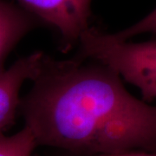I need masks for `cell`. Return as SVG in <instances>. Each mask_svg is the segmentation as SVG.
Segmentation results:
<instances>
[{
	"mask_svg": "<svg viewBox=\"0 0 156 156\" xmlns=\"http://www.w3.org/2000/svg\"><path fill=\"white\" fill-rule=\"evenodd\" d=\"M20 109L38 145L93 156L156 152V106L135 98L98 62L45 55Z\"/></svg>",
	"mask_w": 156,
	"mask_h": 156,
	"instance_id": "6da1fadb",
	"label": "cell"
},
{
	"mask_svg": "<svg viewBox=\"0 0 156 156\" xmlns=\"http://www.w3.org/2000/svg\"><path fill=\"white\" fill-rule=\"evenodd\" d=\"M81 57L101 62L140 89L143 100L156 99V39L129 43L89 28L78 42Z\"/></svg>",
	"mask_w": 156,
	"mask_h": 156,
	"instance_id": "7a4b0ae2",
	"label": "cell"
},
{
	"mask_svg": "<svg viewBox=\"0 0 156 156\" xmlns=\"http://www.w3.org/2000/svg\"><path fill=\"white\" fill-rule=\"evenodd\" d=\"M92 0H17L27 11L54 26L61 34L62 48L68 50L79 42L89 28Z\"/></svg>",
	"mask_w": 156,
	"mask_h": 156,
	"instance_id": "3957f363",
	"label": "cell"
},
{
	"mask_svg": "<svg viewBox=\"0 0 156 156\" xmlns=\"http://www.w3.org/2000/svg\"><path fill=\"white\" fill-rule=\"evenodd\" d=\"M45 55L36 51L18 59L0 73V133L14 122L20 106L19 93L26 81L38 75Z\"/></svg>",
	"mask_w": 156,
	"mask_h": 156,
	"instance_id": "277c9868",
	"label": "cell"
},
{
	"mask_svg": "<svg viewBox=\"0 0 156 156\" xmlns=\"http://www.w3.org/2000/svg\"><path fill=\"white\" fill-rule=\"evenodd\" d=\"M33 26L28 14L0 0V73L5 69L8 55Z\"/></svg>",
	"mask_w": 156,
	"mask_h": 156,
	"instance_id": "5b68a950",
	"label": "cell"
},
{
	"mask_svg": "<svg viewBox=\"0 0 156 156\" xmlns=\"http://www.w3.org/2000/svg\"><path fill=\"white\" fill-rule=\"evenodd\" d=\"M37 145L33 133L26 126L11 136L0 133V156H35Z\"/></svg>",
	"mask_w": 156,
	"mask_h": 156,
	"instance_id": "8992f818",
	"label": "cell"
},
{
	"mask_svg": "<svg viewBox=\"0 0 156 156\" xmlns=\"http://www.w3.org/2000/svg\"><path fill=\"white\" fill-rule=\"evenodd\" d=\"M144 33L156 34V8L134 25L113 34V37L117 40L128 41L135 36Z\"/></svg>",
	"mask_w": 156,
	"mask_h": 156,
	"instance_id": "52a82bcc",
	"label": "cell"
},
{
	"mask_svg": "<svg viewBox=\"0 0 156 156\" xmlns=\"http://www.w3.org/2000/svg\"><path fill=\"white\" fill-rule=\"evenodd\" d=\"M95 156H156V152L147 153L144 151H128L123 153H116V154H99Z\"/></svg>",
	"mask_w": 156,
	"mask_h": 156,
	"instance_id": "ba28073f",
	"label": "cell"
}]
</instances>
